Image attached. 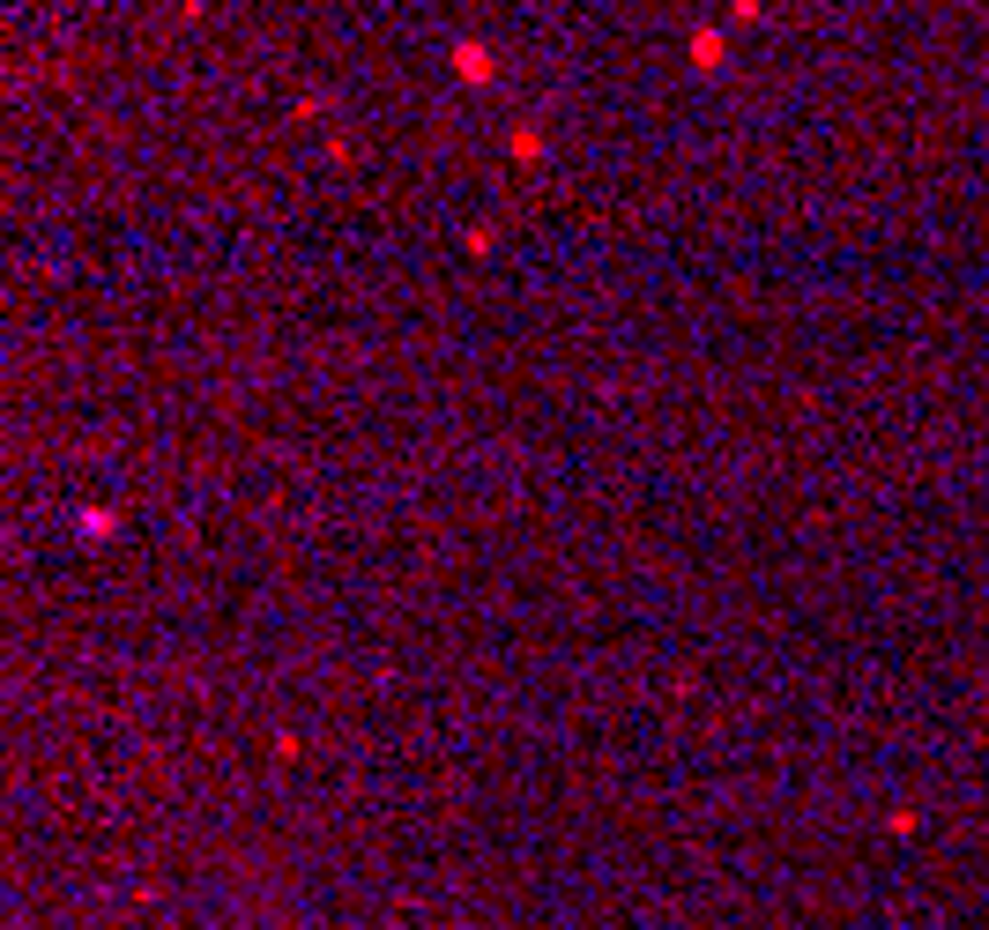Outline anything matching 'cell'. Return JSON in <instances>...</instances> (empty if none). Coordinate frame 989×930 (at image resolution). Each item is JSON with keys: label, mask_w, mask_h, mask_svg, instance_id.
<instances>
[{"label": "cell", "mask_w": 989, "mask_h": 930, "mask_svg": "<svg viewBox=\"0 0 989 930\" xmlns=\"http://www.w3.org/2000/svg\"><path fill=\"white\" fill-rule=\"evenodd\" d=\"M454 68H461L469 83H484V75H492V52H484V45H454Z\"/></svg>", "instance_id": "6da1fadb"}, {"label": "cell", "mask_w": 989, "mask_h": 930, "mask_svg": "<svg viewBox=\"0 0 989 930\" xmlns=\"http://www.w3.org/2000/svg\"><path fill=\"white\" fill-rule=\"evenodd\" d=\"M692 60L714 68V60H722V31H700V38H692Z\"/></svg>", "instance_id": "7a4b0ae2"}]
</instances>
